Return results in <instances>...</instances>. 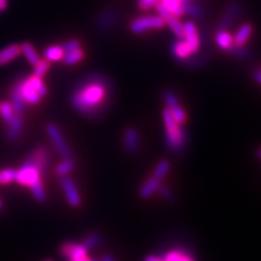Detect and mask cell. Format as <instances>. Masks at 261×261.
Segmentation results:
<instances>
[{"instance_id": "6da1fadb", "label": "cell", "mask_w": 261, "mask_h": 261, "mask_svg": "<svg viewBox=\"0 0 261 261\" xmlns=\"http://www.w3.org/2000/svg\"><path fill=\"white\" fill-rule=\"evenodd\" d=\"M110 85L101 77L94 76L82 81L71 97L72 106L87 118H98L107 104Z\"/></svg>"}, {"instance_id": "7a4b0ae2", "label": "cell", "mask_w": 261, "mask_h": 261, "mask_svg": "<svg viewBox=\"0 0 261 261\" xmlns=\"http://www.w3.org/2000/svg\"><path fill=\"white\" fill-rule=\"evenodd\" d=\"M14 87L18 89L24 101L29 104L39 103L42 97L47 94V88L43 80L35 76L19 81Z\"/></svg>"}, {"instance_id": "3957f363", "label": "cell", "mask_w": 261, "mask_h": 261, "mask_svg": "<svg viewBox=\"0 0 261 261\" xmlns=\"http://www.w3.org/2000/svg\"><path fill=\"white\" fill-rule=\"evenodd\" d=\"M163 123L166 128V144L170 151L178 152L184 147L186 135L184 130L181 128L168 109L163 110Z\"/></svg>"}, {"instance_id": "277c9868", "label": "cell", "mask_w": 261, "mask_h": 261, "mask_svg": "<svg viewBox=\"0 0 261 261\" xmlns=\"http://www.w3.org/2000/svg\"><path fill=\"white\" fill-rule=\"evenodd\" d=\"M166 26V22L160 16H146L134 19L130 28L131 31L136 34H143L151 29H160Z\"/></svg>"}, {"instance_id": "5b68a950", "label": "cell", "mask_w": 261, "mask_h": 261, "mask_svg": "<svg viewBox=\"0 0 261 261\" xmlns=\"http://www.w3.org/2000/svg\"><path fill=\"white\" fill-rule=\"evenodd\" d=\"M41 181H42V173L31 161L26 159V161L23 163V166L17 171L16 182L21 185L31 188V186Z\"/></svg>"}, {"instance_id": "8992f818", "label": "cell", "mask_w": 261, "mask_h": 261, "mask_svg": "<svg viewBox=\"0 0 261 261\" xmlns=\"http://www.w3.org/2000/svg\"><path fill=\"white\" fill-rule=\"evenodd\" d=\"M46 131L59 156H61L62 158H71L72 157L71 149L68 146V144H66L62 133L60 132V130H59L58 126L52 123L48 124Z\"/></svg>"}, {"instance_id": "52a82bcc", "label": "cell", "mask_w": 261, "mask_h": 261, "mask_svg": "<svg viewBox=\"0 0 261 261\" xmlns=\"http://www.w3.org/2000/svg\"><path fill=\"white\" fill-rule=\"evenodd\" d=\"M163 98H165V101L168 106L167 109L172 115L174 120L180 125L184 124L186 121V114L184 109L180 106V102H178L176 96L173 93L167 91L165 95H163Z\"/></svg>"}, {"instance_id": "ba28073f", "label": "cell", "mask_w": 261, "mask_h": 261, "mask_svg": "<svg viewBox=\"0 0 261 261\" xmlns=\"http://www.w3.org/2000/svg\"><path fill=\"white\" fill-rule=\"evenodd\" d=\"M184 26V42L188 45L192 54H195L200 48V40L196 25L192 21L185 22Z\"/></svg>"}, {"instance_id": "9c48e42d", "label": "cell", "mask_w": 261, "mask_h": 261, "mask_svg": "<svg viewBox=\"0 0 261 261\" xmlns=\"http://www.w3.org/2000/svg\"><path fill=\"white\" fill-rule=\"evenodd\" d=\"M88 249L83 244L64 243L60 247V252L68 260H83L87 258Z\"/></svg>"}, {"instance_id": "30bf717a", "label": "cell", "mask_w": 261, "mask_h": 261, "mask_svg": "<svg viewBox=\"0 0 261 261\" xmlns=\"http://www.w3.org/2000/svg\"><path fill=\"white\" fill-rule=\"evenodd\" d=\"M27 159L31 161L37 169H39V171L42 174L46 172L48 166L50 165L49 153L44 146L37 147L35 151L28 156Z\"/></svg>"}, {"instance_id": "8fae6325", "label": "cell", "mask_w": 261, "mask_h": 261, "mask_svg": "<svg viewBox=\"0 0 261 261\" xmlns=\"http://www.w3.org/2000/svg\"><path fill=\"white\" fill-rule=\"evenodd\" d=\"M61 186L69 205L73 208H78L81 205V196L77 189L76 183L73 182L72 178L68 176H63L61 177Z\"/></svg>"}, {"instance_id": "7c38bea8", "label": "cell", "mask_w": 261, "mask_h": 261, "mask_svg": "<svg viewBox=\"0 0 261 261\" xmlns=\"http://www.w3.org/2000/svg\"><path fill=\"white\" fill-rule=\"evenodd\" d=\"M124 147L129 154L137 153L139 148L138 132L134 128H128L124 131Z\"/></svg>"}, {"instance_id": "4fadbf2b", "label": "cell", "mask_w": 261, "mask_h": 261, "mask_svg": "<svg viewBox=\"0 0 261 261\" xmlns=\"http://www.w3.org/2000/svg\"><path fill=\"white\" fill-rule=\"evenodd\" d=\"M22 128H23V122L20 116H14L12 120L8 122V129H7V138L11 141L17 140L22 132Z\"/></svg>"}, {"instance_id": "5bb4252c", "label": "cell", "mask_w": 261, "mask_h": 261, "mask_svg": "<svg viewBox=\"0 0 261 261\" xmlns=\"http://www.w3.org/2000/svg\"><path fill=\"white\" fill-rule=\"evenodd\" d=\"M21 54V46L17 44H12L10 46L0 50V65H5L7 63L14 60Z\"/></svg>"}, {"instance_id": "9a60e30c", "label": "cell", "mask_w": 261, "mask_h": 261, "mask_svg": "<svg viewBox=\"0 0 261 261\" xmlns=\"http://www.w3.org/2000/svg\"><path fill=\"white\" fill-rule=\"evenodd\" d=\"M251 33H252V26L248 23L243 24L237 29V32L233 36L234 45H236V46H244V45L249 40Z\"/></svg>"}, {"instance_id": "2e32d148", "label": "cell", "mask_w": 261, "mask_h": 261, "mask_svg": "<svg viewBox=\"0 0 261 261\" xmlns=\"http://www.w3.org/2000/svg\"><path fill=\"white\" fill-rule=\"evenodd\" d=\"M160 184V181L157 180L156 177H149L148 180L143 184V186L140 188L139 195L143 199H148L151 198L157 191V188Z\"/></svg>"}, {"instance_id": "e0dca14e", "label": "cell", "mask_w": 261, "mask_h": 261, "mask_svg": "<svg viewBox=\"0 0 261 261\" xmlns=\"http://www.w3.org/2000/svg\"><path fill=\"white\" fill-rule=\"evenodd\" d=\"M172 51H173V55L175 56V58L180 59V60H185V59L190 58V56L192 55L189 46L186 45V43L184 42L183 39H177L173 43Z\"/></svg>"}, {"instance_id": "ac0fdd59", "label": "cell", "mask_w": 261, "mask_h": 261, "mask_svg": "<svg viewBox=\"0 0 261 261\" xmlns=\"http://www.w3.org/2000/svg\"><path fill=\"white\" fill-rule=\"evenodd\" d=\"M215 42H217L218 46L223 50H230L233 47L234 41L233 36L231 35L226 29H220L215 35Z\"/></svg>"}, {"instance_id": "d6986e66", "label": "cell", "mask_w": 261, "mask_h": 261, "mask_svg": "<svg viewBox=\"0 0 261 261\" xmlns=\"http://www.w3.org/2000/svg\"><path fill=\"white\" fill-rule=\"evenodd\" d=\"M25 103L26 102L22 98V96L18 92V89L16 87H13L11 91V106L13 108L14 115L21 116L23 114L25 110Z\"/></svg>"}, {"instance_id": "ffe728a7", "label": "cell", "mask_w": 261, "mask_h": 261, "mask_svg": "<svg viewBox=\"0 0 261 261\" xmlns=\"http://www.w3.org/2000/svg\"><path fill=\"white\" fill-rule=\"evenodd\" d=\"M162 259L163 261H195L190 252H186L185 250L181 249H175L167 252L166 256H163Z\"/></svg>"}, {"instance_id": "44dd1931", "label": "cell", "mask_w": 261, "mask_h": 261, "mask_svg": "<svg viewBox=\"0 0 261 261\" xmlns=\"http://www.w3.org/2000/svg\"><path fill=\"white\" fill-rule=\"evenodd\" d=\"M166 23L168 24V26L170 27L171 31L174 33V35L177 37V39H183L184 36V26L183 23L180 21V18L174 17L173 14L165 20Z\"/></svg>"}, {"instance_id": "7402d4cb", "label": "cell", "mask_w": 261, "mask_h": 261, "mask_svg": "<svg viewBox=\"0 0 261 261\" xmlns=\"http://www.w3.org/2000/svg\"><path fill=\"white\" fill-rule=\"evenodd\" d=\"M21 52L24 55V57L26 58V60L29 62V64L35 65L41 60L39 54H37L36 49L32 46V44L24 43L21 46Z\"/></svg>"}, {"instance_id": "603a6c76", "label": "cell", "mask_w": 261, "mask_h": 261, "mask_svg": "<svg viewBox=\"0 0 261 261\" xmlns=\"http://www.w3.org/2000/svg\"><path fill=\"white\" fill-rule=\"evenodd\" d=\"M74 166H76V163H74L72 158H63V160L60 163H58L55 168V173L60 177L66 176L70 172H72Z\"/></svg>"}, {"instance_id": "cb8c5ba5", "label": "cell", "mask_w": 261, "mask_h": 261, "mask_svg": "<svg viewBox=\"0 0 261 261\" xmlns=\"http://www.w3.org/2000/svg\"><path fill=\"white\" fill-rule=\"evenodd\" d=\"M161 3L174 17L181 18L184 16L183 3L181 0H161Z\"/></svg>"}, {"instance_id": "d4e9b609", "label": "cell", "mask_w": 261, "mask_h": 261, "mask_svg": "<svg viewBox=\"0 0 261 261\" xmlns=\"http://www.w3.org/2000/svg\"><path fill=\"white\" fill-rule=\"evenodd\" d=\"M64 51L62 49V46H50L46 50H45V58L50 62L60 61L63 59Z\"/></svg>"}, {"instance_id": "484cf974", "label": "cell", "mask_w": 261, "mask_h": 261, "mask_svg": "<svg viewBox=\"0 0 261 261\" xmlns=\"http://www.w3.org/2000/svg\"><path fill=\"white\" fill-rule=\"evenodd\" d=\"M84 58V51L82 50L81 48L77 49V50H73L71 52H66L63 56V62L68 65H72V64H76L79 63L80 61H82V59Z\"/></svg>"}, {"instance_id": "4316f807", "label": "cell", "mask_w": 261, "mask_h": 261, "mask_svg": "<svg viewBox=\"0 0 261 261\" xmlns=\"http://www.w3.org/2000/svg\"><path fill=\"white\" fill-rule=\"evenodd\" d=\"M170 167L171 165L168 160H161L158 165H157L154 171V177H156L157 180H159L161 182L170 171Z\"/></svg>"}, {"instance_id": "83f0119b", "label": "cell", "mask_w": 261, "mask_h": 261, "mask_svg": "<svg viewBox=\"0 0 261 261\" xmlns=\"http://www.w3.org/2000/svg\"><path fill=\"white\" fill-rule=\"evenodd\" d=\"M101 242H102V237L99 233H92L84 238V241L82 244H83L89 250V249L96 248L97 246H99L101 244Z\"/></svg>"}, {"instance_id": "f1b7e54d", "label": "cell", "mask_w": 261, "mask_h": 261, "mask_svg": "<svg viewBox=\"0 0 261 261\" xmlns=\"http://www.w3.org/2000/svg\"><path fill=\"white\" fill-rule=\"evenodd\" d=\"M29 189H31L33 196L35 197V199L37 201H39V203L43 204V203H45V201H46V192H45V189H44L42 181L34 184Z\"/></svg>"}, {"instance_id": "f546056e", "label": "cell", "mask_w": 261, "mask_h": 261, "mask_svg": "<svg viewBox=\"0 0 261 261\" xmlns=\"http://www.w3.org/2000/svg\"><path fill=\"white\" fill-rule=\"evenodd\" d=\"M17 171L13 169H5L0 171V184L7 185L16 181Z\"/></svg>"}, {"instance_id": "4dcf8cb0", "label": "cell", "mask_w": 261, "mask_h": 261, "mask_svg": "<svg viewBox=\"0 0 261 261\" xmlns=\"http://www.w3.org/2000/svg\"><path fill=\"white\" fill-rule=\"evenodd\" d=\"M156 193L158 194V195H159L163 200L169 201V203H172V201H173L174 198H175L173 192L171 191V190L168 188V186L163 185L162 183H160V184L158 185V188H157Z\"/></svg>"}, {"instance_id": "1f68e13d", "label": "cell", "mask_w": 261, "mask_h": 261, "mask_svg": "<svg viewBox=\"0 0 261 261\" xmlns=\"http://www.w3.org/2000/svg\"><path fill=\"white\" fill-rule=\"evenodd\" d=\"M0 115H2V118L4 119V121L7 123L12 120V118L16 115H14V111H13V108L10 102L2 103V106H0Z\"/></svg>"}, {"instance_id": "d6a6232c", "label": "cell", "mask_w": 261, "mask_h": 261, "mask_svg": "<svg viewBox=\"0 0 261 261\" xmlns=\"http://www.w3.org/2000/svg\"><path fill=\"white\" fill-rule=\"evenodd\" d=\"M49 66H50V63H49V61L47 60V59H44V60H40L39 62H37L34 65L35 70H34L33 76L42 79L45 76V74L47 73V71L49 70Z\"/></svg>"}, {"instance_id": "836d02e7", "label": "cell", "mask_w": 261, "mask_h": 261, "mask_svg": "<svg viewBox=\"0 0 261 261\" xmlns=\"http://www.w3.org/2000/svg\"><path fill=\"white\" fill-rule=\"evenodd\" d=\"M183 10L184 14L188 13L192 17L198 18L200 16V9H198L195 5H193L192 2H186L183 4Z\"/></svg>"}, {"instance_id": "e575fe53", "label": "cell", "mask_w": 261, "mask_h": 261, "mask_svg": "<svg viewBox=\"0 0 261 261\" xmlns=\"http://www.w3.org/2000/svg\"><path fill=\"white\" fill-rule=\"evenodd\" d=\"M81 47V43L80 41L78 40H71L69 42H66L63 46H62V49L64 51V54H66V52H71L73 50H77Z\"/></svg>"}, {"instance_id": "d590c367", "label": "cell", "mask_w": 261, "mask_h": 261, "mask_svg": "<svg viewBox=\"0 0 261 261\" xmlns=\"http://www.w3.org/2000/svg\"><path fill=\"white\" fill-rule=\"evenodd\" d=\"M161 0H138V7L141 10H149L155 8V6Z\"/></svg>"}, {"instance_id": "8d00e7d4", "label": "cell", "mask_w": 261, "mask_h": 261, "mask_svg": "<svg viewBox=\"0 0 261 261\" xmlns=\"http://www.w3.org/2000/svg\"><path fill=\"white\" fill-rule=\"evenodd\" d=\"M144 261H163V259L157 256H147Z\"/></svg>"}, {"instance_id": "74e56055", "label": "cell", "mask_w": 261, "mask_h": 261, "mask_svg": "<svg viewBox=\"0 0 261 261\" xmlns=\"http://www.w3.org/2000/svg\"><path fill=\"white\" fill-rule=\"evenodd\" d=\"M253 77H255V80L261 85V71H256L253 73Z\"/></svg>"}, {"instance_id": "f35d334b", "label": "cell", "mask_w": 261, "mask_h": 261, "mask_svg": "<svg viewBox=\"0 0 261 261\" xmlns=\"http://www.w3.org/2000/svg\"><path fill=\"white\" fill-rule=\"evenodd\" d=\"M7 6H8V2L7 0H0V11H3L7 8Z\"/></svg>"}, {"instance_id": "ab89813d", "label": "cell", "mask_w": 261, "mask_h": 261, "mask_svg": "<svg viewBox=\"0 0 261 261\" xmlns=\"http://www.w3.org/2000/svg\"><path fill=\"white\" fill-rule=\"evenodd\" d=\"M102 261H115L114 257L110 256V255H106L103 258H102Z\"/></svg>"}, {"instance_id": "60d3db41", "label": "cell", "mask_w": 261, "mask_h": 261, "mask_svg": "<svg viewBox=\"0 0 261 261\" xmlns=\"http://www.w3.org/2000/svg\"><path fill=\"white\" fill-rule=\"evenodd\" d=\"M258 158L261 160V148L259 149V152H258Z\"/></svg>"}, {"instance_id": "b9f144b4", "label": "cell", "mask_w": 261, "mask_h": 261, "mask_svg": "<svg viewBox=\"0 0 261 261\" xmlns=\"http://www.w3.org/2000/svg\"><path fill=\"white\" fill-rule=\"evenodd\" d=\"M181 2L184 4V3H186V2H192V0H181Z\"/></svg>"}, {"instance_id": "7bdbcfd3", "label": "cell", "mask_w": 261, "mask_h": 261, "mask_svg": "<svg viewBox=\"0 0 261 261\" xmlns=\"http://www.w3.org/2000/svg\"><path fill=\"white\" fill-rule=\"evenodd\" d=\"M2 207H3V203H2V200H0V209H2Z\"/></svg>"}, {"instance_id": "ee69618b", "label": "cell", "mask_w": 261, "mask_h": 261, "mask_svg": "<svg viewBox=\"0 0 261 261\" xmlns=\"http://www.w3.org/2000/svg\"><path fill=\"white\" fill-rule=\"evenodd\" d=\"M45 261H52V260H50V259H48V260H45Z\"/></svg>"}, {"instance_id": "f6af8a7d", "label": "cell", "mask_w": 261, "mask_h": 261, "mask_svg": "<svg viewBox=\"0 0 261 261\" xmlns=\"http://www.w3.org/2000/svg\"><path fill=\"white\" fill-rule=\"evenodd\" d=\"M0 106H2V102H0Z\"/></svg>"}]
</instances>
